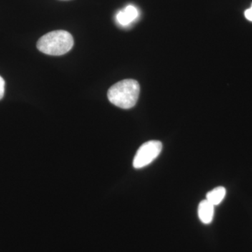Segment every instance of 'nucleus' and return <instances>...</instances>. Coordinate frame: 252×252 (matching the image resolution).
I'll list each match as a JSON object with an SVG mask.
<instances>
[{"label":"nucleus","instance_id":"2","mask_svg":"<svg viewBox=\"0 0 252 252\" xmlns=\"http://www.w3.org/2000/svg\"><path fill=\"white\" fill-rule=\"evenodd\" d=\"M74 46V39L70 33L64 31L51 32L41 36L36 47L50 56H62L67 54Z\"/></svg>","mask_w":252,"mask_h":252},{"label":"nucleus","instance_id":"8","mask_svg":"<svg viewBox=\"0 0 252 252\" xmlns=\"http://www.w3.org/2000/svg\"><path fill=\"white\" fill-rule=\"evenodd\" d=\"M245 18H246L248 21H252V4L251 7L245 11Z\"/></svg>","mask_w":252,"mask_h":252},{"label":"nucleus","instance_id":"6","mask_svg":"<svg viewBox=\"0 0 252 252\" xmlns=\"http://www.w3.org/2000/svg\"><path fill=\"white\" fill-rule=\"evenodd\" d=\"M225 194H226V190L224 187H217L207 193L206 200L212 203L214 206H215V205H220L223 201Z\"/></svg>","mask_w":252,"mask_h":252},{"label":"nucleus","instance_id":"3","mask_svg":"<svg viewBox=\"0 0 252 252\" xmlns=\"http://www.w3.org/2000/svg\"><path fill=\"white\" fill-rule=\"evenodd\" d=\"M162 144L160 141L151 140L142 144L137 150L133 160V167L140 169L147 166L161 152Z\"/></svg>","mask_w":252,"mask_h":252},{"label":"nucleus","instance_id":"1","mask_svg":"<svg viewBox=\"0 0 252 252\" xmlns=\"http://www.w3.org/2000/svg\"><path fill=\"white\" fill-rule=\"evenodd\" d=\"M140 86L134 79L119 81L109 89L107 97L113 104L120 108H132L137 103L140 95Z\"/></svg>","mask_w":252,"mask_h":252},{"label":"nucleus","instance_id":"4","mask_svg":"<svg viewBox=\"0 0 252 252\" xmlns=\"http://www.w3.org/2000/svg\"><path fill=\"white\" fill-rule=\"evenodd\" d=\"M198 212L200 220L205 224H209L213 220L215 206L208 200H204L199 204Z\"/></svg>","mask_w":252,"mask_h":252},{"label":"nucleus","instance_id":"7","mask_svg":"<svg viewBox=\"0 0 252 252\" xmlns=\"http://www.w3.org/2000/svg\"><path fill=\"white\" fill-rule=\"evenodd\" d=\"M5 93V81L0 76V100L4 97Z\"/></svg>","mask_w":252,"mask_h":252},{"label":"nucleus","instance_id":"5","mask_svg":"<svg viewBox=\"0 0 252 252\" xmlns=\"http://www.w3.org/2000/svg\"><path fill=\"white\" fill-rule=\"evenodd\" d=\"M138 16V11L132 5H128L125 9L119 11L117 15L118 23L126 26L135 21Z\"/></svg>","mask_w":252,"mask_h":252}]
</instances>
